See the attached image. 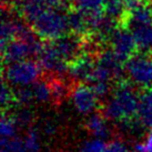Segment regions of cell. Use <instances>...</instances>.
Masks as SVG:
<instances>
[{
    "instance_id": "7",
    "label": "cell",
    "mask_w": 152,
    "mask_h": 152,
    "mask_svg": "<svg viewBox=\"0 0 152 152\" xmlns=\"http://www.w3.org/2000/svg\"><path fill=\"white\" fill-rule=\"evenodd\" d=\"M77 11L82 13L89 23V31L97 32L106 18V0H73Z\"/></svg>"
},
{
    "instance_id": "16",
    "label": "cell",
    "mask_w": 152,
    "mask_h": 152,
    "mask_svg": "<svg viewBox=\"0 0 152 152\" xmlns=\"http://www.w3.org/2000/svg\"><path fill=\"white\" fill-rule=\"evenodd\" d=\"M132 34L138 48H141L142 50L152 49V23L132 29Z\"/></svg>"
},
{
    "instance_id": "18",
    "label": "cell",
    "mask_w": 152,
    "mask_h": 152,
    "mask_svg": "<svg viewBox=\"0 0 152 152\" xmlns=\"http://www.w3.org/2000/svg\"><path fill=\"white\" fill-rule=\"evenodd\" d=\"M23 141H25L26 148L28 152H39L41 148V135L37 129L29 128L26 132Z\"/></svg>"
},
{
    "instance_id": "20",
    "label": "cell",
    "mask_w": 152,
    "mask_h": 152,
    "mask_svg": "<svg viewBox=\"0 0 152 152\" xmlns=\"http://www.w3.org/2000/svg\"><path fill=\"white\" fill-rule=\"evenodd\" d=\"M107 145L108 143H106V140L92 137L81 144L80 152H106Z\"/></svg>"
},
{
    "instance_id": "22",
    "label": "cell",
    "mask_w": 152,
    "mask_h": 152,
    "mask_svg": "<svg viewBox=\"0 0 152 152\" xmlns=\"http://www.w3.org/2000/svg\"><path fill=\"white\" fill-rule=\"evenodd\" d=\"M0 99H1V104H2V108H4V109L10 107V104L15 102V92L11 91L10 86H9L6 81L2 82Z\"/></svg>"
},
{
    "instance_id": "17",
    "label": "cell",
    "mask_w": 152,
    "mask_h": 152,
    "mask_svg": "<svg viewBox=\"0 0 152 152\" xmlns=\"http://www.w3.org/2000/svg\"><path fill=\"white\" fill-rule=\"evenodd\" d=\"M18 129H19V126L13 115H8L6 113L2 114L1 121H0L1 140L12 139L15 137H17Z\"/></svg>"
},
{
    "instance_id": "23",
    "label": "cell",
    "mask_w": 152,
    "mask_h": 152,
    "mask_svg": "<svg viewBox=\"0 0 152 152\" xmlns=\"http://www.w3.org/2000/svg\"><path fill=\"white\" fill-rule=\"evenodd\" d=\"M52 93H53V100H61L66 96L67 88L62 83L61 80H51L50 81Z\"/></svg>"
},
{
    "instance_id": "8",
    "label": "cell",
    "mask_w": 152,
    "mask_h": 152,
    "mask_svg": "<svg viewBox=\"0 0 152 152\" xmlns=\"http://www.w3.org/2000/svg\"><path fill=\"white\" fill-rule=\"evenodd\" d=\"M109 40L110 49L124 62L134 55L135 49L138 48L134 36L128 29H115Z\"/></svg>"
},
{
    "instance_id": "25",
    "label": "cell",
    "mask_w": 152,
    "mask_h": 152,
    "mask_svg": "<svg viewBox=\"0 0 152 152\" xmlns=\"http://www.w3.org/2000/svg\"><path fill=\"white\" fill-rule=\"evenodd\" d=\"M143 143L147 152H152V128L149 129V132L147 137H145V140L143 141Z\"/></svg>"
},
{
    "instance_id": "6",
    "label": "cell",
    "mask_w": 152,
    "mask_h": 152,
    "mask_svg": "<svg viewBox=\"0 0 152 152\" xmlns=\"http://www.w3.org/2000/svg\"><path fill=\"white\" fill-rule=\"evenodd\" d=\"M70 99L77 112L83 115H90L99 104V97L88 82H77L70 92Z\"/></svg>"
},
{
    "instance_id": "12",
    "label": "cell",
    "mask_w": 152,
    "mask_h": 152,
    "mask_svg": "<svg viewBox=\"0 0 152 152\" xmlns=\"http://www.w3.org/2000/svg\"><path fill=\"white\" fill-rule=\"evenodd\" d=\"M128 25L131 29L152 23V8L140 2L128 11Z\"/></svg>"
},
{
    "instance_id": "13",
    "label": "cell",
    "mask_w": 152,
    "mask_h": 152,
    "mask_svg": "<svg viewBox=\"0 0 152 152\" xmlns=\"http://www.w3.org/2000/svg\"><path fill=\"white\" fill-rule=\"evenodd\" d=\"M141 126L145 128H152V88L144 89L140 93V106L138 112Z\"/></svg>"
},
{
    "instance_id": "2",
    "label": "cell",
    "mask_w": 152,
    "mask_h": 152,
    "mask_svg": "<svg viewBox=\"0 0 152 152\" xmlns=\"http://www.w3.org/2000/svg\"><path fill=\"white\" fill-rule=\"evenodd\" d=\"M28 22L40 38L55 40L66 34L70 29L69 15H64L60 9L45 7L30 18Z\"/></svg>"
},
{
    "instance_id": "24",
    "label": "cell",
    "mask_w": 152,
    "mask_h": 152,
    "mask_svg": "<svg viewBox=\"0 0 152 152\" xmlns=\"http://www.w3.org/2000/svg\"><path fill=\"white\" fill-rule=\"evenodd\" d=\"M106 152H133L122 140H112L107 145Z\"/></svg>"
},
{
    "instance_id": "4",
    "label": "cell",
    "mask_w": 152,
    "mask_h": 152,
    "mask_svg": "<svg viewBox=\"0 0 152 152\" xmlns=\"http://www.w3.org/2000/svg\"><path fill=\"white\" fill-rule=\"evenodd\" d=\"M42 68L39 62L32 59L21 60L6 64L4 81L13 88L30 87L40 80Z\"/></svg>"
},
{
    "instance_id": "1",
    "label": "cell",
    "mask_w": 152,
    "mask_h": 152,
    "mask_svg": "<svg viewBox=\"0 0 152 152\" xmlns=\"http://www.w3.org/2000/svg\"><path fill=\"white\" fill-rule=\"evenodd\" d=\"M140 93L130 81H119L111 91L103 108V113L110 121L121 123L138 118Z\"/></svg>"
},
{
    "instance_id": "19",
    "label": "cell",
    "mask_w": 152,
    "mask_h": 152,
    "mask_svg": "<svg viewBox=\"0 0 152 152\" xmlns=\"http://www.w3.org/2000/svg\"><path fill=\"white\" fill-rule=\"evenodd\" d=\"M1 152H28L23 138L15 137L12 139L1 140Z\"/></svg>"
},
{
    "instance_id": "10",
    "label": "cell",
    "mask_w": 152,
    "mask_h": 152,
    "mask_svg": "<svg viewBox=\"0 0 152 152\" xmlns=\"http://www.w3.org/2000/svg\"><path fill=\"white\" fill-rule=\"evenodd\" d=\"M32 30L28 26H26L23 21L16 17L2 16V23H1V48L7 43L12 41L13 39L19 38L23 34H28Z\"/></svg>"
},
{
    "instance_id": "15",
    "label": "cell",
    "mask_w": 152,
    "mask_h": 152,
    "mask_svg": "<svg viewBox=\"0 0 152 152\" xmlns=\"http://www.w3.org/2000/svg\"><path fill=\"white\" fill-rule=\"evenodd\" d=\"M31 91L34 96V101L37 103L42 104L53 100V93H52L50 81L38 80L31 86Z\"/></svg>"
},
{
    "instance_id": "28",
    "label": "cell",
    "mask_w": 152,
    "mask_h": 152,
    "mask_svg": "<svg viewBox=\"0 0 152 152\" xmlns=\"http://www.w3.org/2000/svg\"><path fill=\"white\" fill-rule=\"evenodd\" d=\"M10 1H11V0H2V4H9V2H10Z\"/></svg>"
},
{
    "instance_id": "11",
    "label": "cell",
    "mask_w": 152,
    "mask_h": 152,
    "mask_svg": "<svg viewBox=\"0 0 152 152\" xmlns=\"http://www.w3.org/2000/svg\"><path fill=\"white\" fill-rule=\"evenodd\" d=\"M109 119L103 112H93L86 121V128L90 134L94 138L106 140L111 133Z\"/></svg>"
},
{
    "instance_id": "26",
    "label": "cell",
    "mask_w": 152,
    "mask_h": 152,
    "mask_svg": "<svg viewBox=\"0 0 152 152\" xmlns=\"http://www.w3.org/2000/svg\"><path fill=\"white\" fill-rule=\"evenodd\" d=\"M43 131H45V133L47 134H53L56 131V124L52 121H47L46 124H45V128H43Z\"/></svg>"
},
{
    "instance_id": "9",
    "label": "cell",
    "mask_w": 152,
    "mask_h": 152,
    "mask_svg": "<svg viewBox=\"0 0 152 152\" xmlns=\"http://www.w3.org/2000/svg\"><path fill=\"white\" fill-rule=\"evenodd\" d=\"M96 62L90 55H79L68 67V75L77 82H88L92 75Z\"/></svg>"
},
{
    "instance_id": "3",
    "label": "cell",
    "mask_w": 152,
    "mask_h": 152,
    "mask_svg": "<svg viewBox=\"0 0 152 152\" xmlns=\"http://www.w3.org/2000/svg\"><path fill=\"white\" fill-rule=\"evenodd\" d=\"M39 38L40 37L38 34L31 30L30 32L13 39L12 41L2 47L1 50L4 64L31 59L34 56H38L43 47Z\"/></svg>"
},
{
    "instance_id": "27",
    "label": "cell",
    "mask_w": 152,
    "mask_h": 152,
    "mask_svg": "<svg viewBox=\"0 0 152 152\" xmlns=\"http://www.w3.org/2000/svg\"><path fill=\"white\" fill-rule=\"evenodd\" d=\"M64 0H45L47 6H49L51 8H60L62 4H64Z\"/></svg>"
},
{
    "instance_id": "14",
    "label": "cell",
    "mask_w": 152,
    "mask_h": 152,
    "mask_svg": "<svg viewBox=\"0 0 152 152\" xmlns=\"http://www.w3.org/2000/svg\"><path fill=\"white\" fill-rule=\"evenodd\" d=\"M140 2L141 0H106V15L113 19L119 18Z\"/></svg>"
},
{
    "instance_id": "5",
    "label": "cell",
    "mask_w": 152,
    "mask_h": 152,
    "mask_svg": "<svg viewBox=\"0 0 152 152\" xmlns=\"http://www.w3.org/2000/svg\"><path fill=\"white\" fill-rule=\"evenodd\" d=\"M124 72L131 83L144 90L152 88V56L134 53L127 60Z\"/></svg>"
},
{
    "instance_id": "21",
    "label": "cell",
    "mask_w": 152,
    "mask_h": 152,
    "mask_svg": "<svg viewBox=\"0 0 152 152\" xmlns=\"http://www.w3.org/2000/svg\"><path fill=\"white\" fill-rule=\"evenodd\" d=\"M13 117L16 119L19 128H28L34 120L32 112L29 109H27L26 107H22V109L18 110L17 112L13 114Z\"/></svg>"
}]
</instances>
